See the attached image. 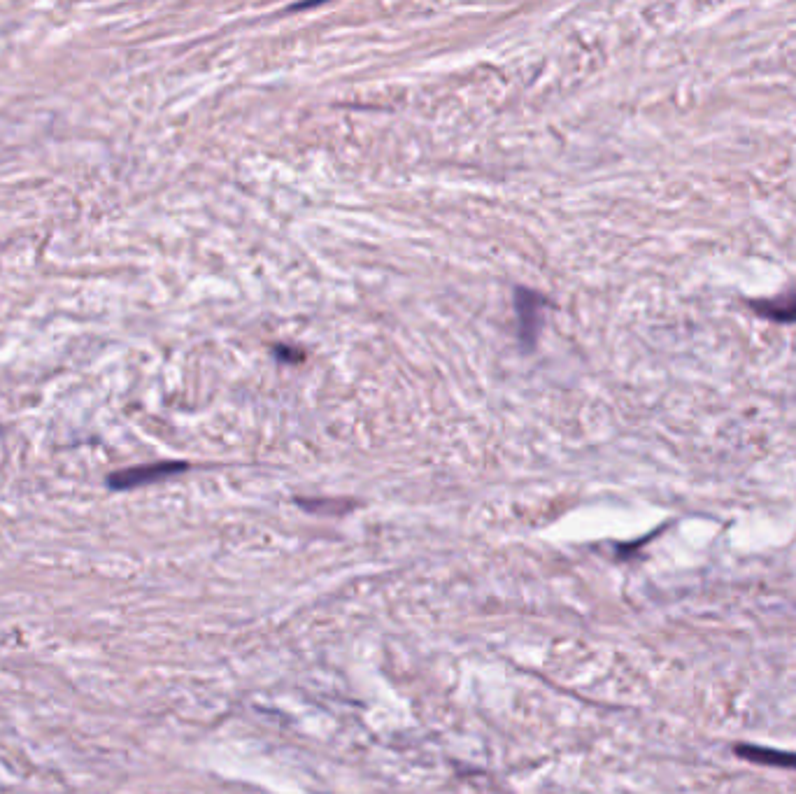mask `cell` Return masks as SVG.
Instances as JSON below:
<instances>
[{"mask_svg":"<svg viewBox=\"0 0 796 794\" xmlns=\"http://www.w3.org/2000/svg\"><path fill=\"white\" fill-rule=\"evenodd\" d=\"M517 315H520V338L524 347H533L536 343L540 326H543V310L547 308V299L529 289H517L515 294Z\"/></svg>","mask_w":796,"mask_h":794,"instance_id":"1","label":"cell"},{"mask_svg":"<svg viewBox=\"0 0 796 794\" xmlns=\"http://www.w3.org/2000/svg\"><path fill=\"white\" fill-rule=\"evenodd\" d=\"M189 466L184 462H163V464H149V466H135V469L117 471L108 476V487L112 489H133L147 482L175 476V473L187 471Z\"/></svg>","mask_w":796,"mask_h":794,"instance_id":"2","label":"cell"},{"mask_svg":"<svg viewBox=\"0 0 796 794\" xmlns=\"http://www.w3.org/2000/svg\"><path fill=\"white\" fill-rule=\"evenodd\" d=\"M748 306L769 322L796 324V285L771 299H750Z\"/></svg>","mask_w":796,"mask_h":794,"instance_id":"3","label":"cell"},{"mask_svg":"<svg viewBox=\"0 0 796 794\" xmlns=\"http://www.w3.org/2000/svg\"><path fill=\"white\" fill-rule=\"evenodd\" d=\"M738 753H741V757H745V760H752L757 764H771V767H796V755L780 753V750L743 746V748H738Z\"/></svg>","mask_w":796,"mask_h":794,"instance_id":"4","label":"cell"}]
</instances>
